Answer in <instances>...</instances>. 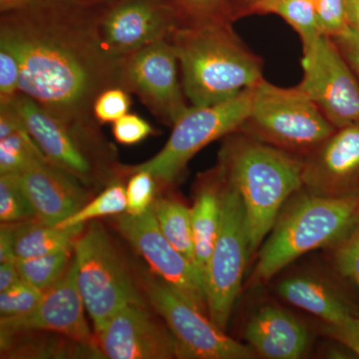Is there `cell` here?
I'll return each instance as SVG.
<instances>
[{
    "label": "cell",
    "instance_id": "obj_18",
    "mask_svg": "<svg viewBox=\"0 0 359 359\" xmlns=\"http://www.w3.org/2000/svg\"><path fill=\"white\" fill-rule=\"evenodd\" d=\"M346 283H349L337 273L332 276L306 269L280 278L276 292L290 306L316 316L320 323H337L359 316L358 302Z\"/></svg>",
    "mask_w": 359,
    "mask_h": 359
},
{
    "label": "cell",
    "instance_id": "obj_4",
    "mask_svg": "<svg viewBox=\"0 0 359 359\" xmlns=\"http://www.w3.org/2000/svg\"><path fill=\"white\" fill-rule=\"evenodd\" d=\"M358 222L359 196L325 198L302 188L283 205L259 248L250 287L269 283L309 252L330 249Z\"/></svg>",
    "mask_w": 359,
    "mask_h": 359
},
{
    "label": "cell",
    "instance_id": "obj_36",
    "mask_svg": "<svg viewBox=\"0 0 359 359\" xmlns=\"http://www.w3.org/2000/svg\"><path fill=\"white\" fill-rule=\"evenodd\" d=\"M112 133L118 143L129 146L145 140L154 133V129L140 116L127 113L113 123Z\"/></svg>",
    "mask_w": 359,
    "mask_h": 359
},
{
    "label": "cell",
    "instance_id": "obj_15",
    "mask_svg": "<svg viewBox=\"0 0 359 359\" xmlns=\"http://www.w3.org/2000/svg\"><path fill=\"white\" fill-rule=\"evenodd\" d=\"M114 223L122 237L145 259L156 275L208 314L204 287L197 269L163 235L152 205L141 215L126 212L117 215Z\"/></svg>",
    "mask_w": 359,
    "mask_h": 359
},
{
    "label": "cell",
    "instance_id": "obj_20",
    "mask_svg": "<svg viewBox=\"0 0 359 359\" xmlns=\"http://www.w3.org/2000/svg\"><path fill=\"white\" fill-rule=\"evenodd\" d=\"M244 339L257 356L269 359L301 358L311 341L304 323L276 304H264L250 314Z\"/></svg>",
    "mask_w": 359,
    "mask_h": 359
},
{
    "label": "cell",
    "instance_id": "obj_26",
    "mask_svg": "<svg viewBox=\"0 0 359 359\" xmlns=\"http://www.w3.org/2000/svg\"><path fill=\"white\" fill-rule=\"evenodd\" d=\"M268 13L280 16L294 28L302 40V47H308L323 36L314 0H280L269 9Z\"/></svg>",
    "mask_w": 359,
    "mask_h": 359
},
{
    "label": "cell",
    "instance_id": "obj_25",
    "mask_svg": "<svg viewBox=\"0 0 359 359\" xmlns=\"http://www.w3.org/2000/svg\"><path fill=\"white\" fill-rule=\"evenodd\" d=\"M47 160L27 129L0 139V175H20Z\"/></svg>",
    "mask_w": 359,
    "mask_h": 359
},
{
    "label": "cell",
    "instance_id": "obj_19",
    "mask_svg": "<svg viewBox=\"0 0 359 359\" xmlns=\"http://www.w3.org/2000/svg\"><path fill=\"white\" fill-rule=\"evenodd\" d=\"M40 223L57 226L88 202L82 182L48 160L18 175Z\"/></svg>",
    "mask_w": 359,
    "mask_h": 359
},
{
    "label": "cell",
    "instance_id": "obj_2",
    "mask_svg": "<svg viewBox=\"0 0 359 359\" xmlns=\"http://www.w3.org/2000/svg\"><path fill=\"white\" fill-rule=\"evenodd\" d=\"M228 18L181 23L170 39L191 106L215 105L254 88L263 61L233 32Z\"/></svg>",
    "mask_w": 359,
    "mask_h": 359
},
{
    "label": "cell",
    "instance_id": "obj_8",
    "mask_svg": "<svg viewBox=\"0 0 359 359\" xmlns=\"http://www.w3.org/2000/svg\"><path fill=\"white\" fill-rule=\"evenodd\" d=\"M252 99L250 88L224 102L201 107L190 106L175 123L169 140L158 154L143 164L125 169L145 170L155 177L158 185H173L194 156L212 142L241 129L249 118Z\"/></svg>",
    "mask_w": 359,
    "mask_h": 359
},
{
    "label": "cell",
    "instance_id": "obj_27",
    "mask_svg": "<svg viewBox=\"0 0 359 359\" xmlns=\"http://www.w3.org/2000/svg\"><path fill=\"white\" fill-rule=\"evenodd\" d=\"M126 187L120 182H112L100 195L87 202L83 207L57 224L60 228H71L103 217H115L126 212Z\"/></svg>",
    "mask_w": 359,
    "mask_h": 359
},
{
    "label": "cell",
    "instance_id": "obj_29",
    "mask_svg": "<svg viewBox=\"0 0 359 359\" xmlns=\"http://www.w3.org/2000/svg\"><path fill=\"white\" fill-rule=\"evenodd\" d=\"M327 250L332 268L359 292V222L346 238Z\"/></svg>",
    "mask_w": 359,
    "mask_h": 359
},
{
    "label": "cell",
    "instance_id": "obj_44",
    "mask_svg": "<svg viewBox=\"0 0 359 359\" xmlns=\"http://www.w3.org/2000/svg\"><path fill=\"white\" fill-rule=\"evenodd\" d=\"M79 4H84L88 6H102L105 4H110V2L115 1V0H76Z\"/></svg>",
    "mask_w": 359,
    "mask_h": 359
},
{
    "label": "cell",
    "instance_id": "obj_42",
    "mask_svg": "<svg viewBox=\"0 0 359 359\" xmlns=\"http://www.w3.org/2000/svg\"><path fill=\"white\" fill-rule=\"evenodd\" d=\"M22 280L16 261L0 264V292L11 289Z\"/></svg>",
    "mask_w": 359,
    "mask_h": 359
},
{
    "label": "cell",
    "instance_id": "obj_17",
    "mask_svg": "<svg viewBox=\"0 0 359 359\" xmlns=\"http://www.w3.org/2000/svg\"><path fill=\"white\" fill-rule=\"evenodd\" d=\"M302 188L325 198L359 196V123L335 130L304 159Z\"/></svg>",
    "mask_w": 359,
    "mask_h": 359
},
{
    "label": "cell",
    "instance_id": "obj_13",
    "mask_svg": "<svg viewBox=\"0 0 359 359\" xmlns=\"http://www.w3.org/2000/svg\"><path fill=\"white\" fill-rule=\"evenodd\" d=\"M181 18L167 0H115L99 6V39L112 57L121 59L149 45L169 40Z\"/></svg>",
    "mask_w": 359,
    "mask_h": 359
},
{
    "label": "cell",
    "instance_id": "obj_39",
    "mask_svg": "<svg viewBox=\"0 0 359 359\" xmlns=\"http://www.w3.org/2000/svg\"><path fill=\"white\" fill-rule=\"evenodd\" d=\"M332 39L359 80V33L348 27L341 34Z\"/></svg>",
    "mask_w": 359,
    "mask_h": 359
},
{
    "label": "cell",
    "instance_id": "obj_14",
    "mask_svg": "<svg viewBox=\"0 0 359 359\" xmlns=\"http://www.w3.org/2000/svg\"><path fill=\"white\" fill-rule=\"evenodd\" d=\"M84 309L78 289L76 264L73 259L65 276L45 290L36 308L23 316L0 318L1 344L29 332H48L98 349L95 334L85 318Z\"/></svg>",
    "mask_w": 359,
    "mask_h": 359
},
{
    "label": "cell",
    "instance_id": "obj_12",
    "mask_svg": "<svg viewBox=\"0 0 359 359\" xmlns=\"http://www.w3.org/2000/svg\"><path fill=\"white\" fill-rule=\"evenodd\" d=\"M120 65L121 88L138 97L159 121L173 127L190 108L179 79L178 57L170 40L125 56Z\"/></svg>",
    "mask_w": 359,
    "mask_h": 359
},
{
    "label": "cell",
    "instance_id": "obj_21",
    "mask_svg": "<svg viewBox=\"0 0 359 359\" xmlns=\"http://www.w3.org/2000/svg\"><path fill=\"white\" fill-rule=\"evenodd\" d=\"M224 186L226 174L218 164L211 171L201 175L198 179L195 199L191 207L196 266L204 290L208 266L221 224Z\"/></svg>",
    "mask_w": 359,
    "mask_h": 359
},
{
    "label": "cell",
    "instance_id": "obj_43",
    "mask_svg": "<svg viewBox=\"0 0 359 359\" xmlns=\"http://www.w3.org/2000/svg\"><path fill=\"white\" fill-rule=\"evenodd\" d=\"M346 11L349 27L359 33V0H346Z\"/></svg>",
    "mask_w": 359,
    "mask_h": 359
},
{
    "label": "cell",
    "instance_id": "obj_7",
    "mask_svg": "<svg viewBox=\"0 0 359 359\" xmlns=\"http://www.w3.org/2000/svg\"><path fill=\"white\" fill-rule=\"evenodd\" d=\"M78 289L93 321L94 334L118 311L144 304L133 278L102 224L90 222L73 244Z\"/></svg>",
    "mask_w": 359,
    "mask_h": 359
},
{
    "label": "cell",
    "instance_id": "obj_45",
    "mask_svg": "<svg viewBox=\"0 0 359 359\" xmlns=\"http://www.w3.org/2000/svg\"><path fill=\"white\" fill-rule=\"evenodd\" d=\"M15 1H18V0H0V7L8 6V4H13Z\"/></svg>",
    "mask_w": 359,
    "mask_h": 359
},
{
    "label": "cell",
    "instance_id": "obj_3",
    "mask_svg": "<svg viewBox=\"0 0 359 359\" xmlns=\"http://www.w3.org/2000/svg\"><path fill=\"white\" fill-rule=\"evenodd\" d=\"M224 138L218 164L242 198L256 257L283 205L302 188L304 159L241 131Z\"/></svg>",
    "mask_w": 359,
    "mask_h": 359
},
{
    "label": "cell",
    "instance_id": "obj_31",
    "mask_svg": "<svg viewBox=\"0 0 359 359\" xmlns=\"http://www.w3.org/2000/svg\"><path fill=\"white\" fill-rule=\"evenodd\" d=\"M26 280H20L11 289L0 292V318H13L23 316L36 308L43 295Z\"/></svg>",
    "mask_w": 359,
    "mask_h": 359
},
{
    "label": "cell",
    "instance_id": "obj_11",
    "mask_svg": "<svg viewBox=\"0 0 359 359\" xmlns=\"http://www.w3.org/2000/svg\"><path fill=\"white\" fill-rule=\"evenodd\" d=\"M304 77L297 87L335 129L359 123V80L334 40L327 35L304 47Z\"/></svg>",
    "mask_w": 359,
    "mask_h": 359
},
{
    "label": "cell",
    "instance_id": "obj_6",
    "mask_svg": "<svg viewBox=\"0 0 359 359\" xmlns=\"http://www.w3.org/2000/svg\"><path fill=\"white\" fill-rule=\"evenodd\" d=\"M335 130L299 87L283 88L263 79L252 88V109L238 131L306 159Z\"/></svg>",
    "mask_w": 359,
    "mask_h": 359
},
{
    "label": "cell",
    "instance_id": "obj_24",
    "mask_svg": "<svg viewBox=\"0 0 359 359\" xmlns=\"http://www.w3.org/2000/svg\"><path fill=\"white\" fill-rule=\"evenodd\" d=\"M73 250L72 245L43 256L16 259L21 278L45 292L65 276Z\"/></svg>",
    "mask_w": 359,
    "mask_h": 359
},
{
    "label": "cell",
    "instance_id": "obj_40",
    "mask_svg": "<svg viewBox=\"0 0 359 359\" xmlns=\"http://www.w3.org/2000/svg\"><path fill=\"white\" fill-rule=\"evenodd\" d=\"M23 129H26L25 121L14 101L0 104V139L6 138Z\"/></svg>",
    "mask_w": 359,
    "mask_h": 359
},
{
    "label": "cell",
    "instance_id": "obj_22",
    "mask_svg": "<svg viewBox=\"0 0 359 359\" xmlns=\"http://www.w3.org/2000/svg\"><path fill=\"white\" fill-rule=\"evenodd\" d=\"M13 249L16 259L43 256L74 244L84 231L83 224L60 228L40 223L37 219L13 224Z\"/></svg>",
    "mask_w": 359,
    "mask_h": 359
},
{
    "label": "cell",
    "instance_id": "obj_16",
    "mask_svg": "<svg viewBox=\"0 0 359 359\" xmlns=\"http://www.w3.org/2000/svg\"><path fill=\"white\" fill-rule=\"evenodd\" d=\"M97 348L110 359L179 358L171 330L156 320L145 304H130L118 311L95 334Z\"/></svg>",
    "mask_w": 359,
    "mask_h": 359
},
{
    "label": "cell",
    "instance_id": "obj_41",
    "mask_svg": "<svg viewBox=\"0 0 359 359\" xmlns=\"http://www.w3.org/2000/svg\"><path fill=\"white\" fill-rule=\"evenodd\" d=\"M16 261L13 249V224H2L0 231V264Z\"/></svg>",
    "mask_w": 359,
    "mask_h": 359
},
{
    "label": "cell",
    "instance_id": "obj_33",
    "mask_svg": "<svg viewBox=\"0 0 359 359\" xmlns=\"http://www.w3.org/2000/svg\"><path fill=\"white\" fill-rule=\"evenodd\" d=\"M178 13L182 23L228 18L226 0H167Z\"/></svg>",
    "mask_w": 359,
    "mask_h": 359
},
{
    "label": "cell",
    "instance_id": "obj_30",
    "mask_svg": "<svg viewBox=\"0 0 359 359\" xmlns=\"http://www.w3.org/2000/svg\"><path fill=\"white\" fill-rule=\"evenodd\" d=\"M122 175H128L126 186L127 210L132 215L147 212L155 201L157 180L145 170L128 171L122 166Z\"/></svg>",
    "mask_w": 359,
    "mask_h": 359
},
{
    "label": "cell",
    "instance_id": "obj_34",
    "mask_svg": "<svg viewBox=\"0 0 359 359\" xmlns=\"http://www.w3.org/2000/svg\"><path fill=\"white\" fill-rule=\"evenodd\" d=\"M323 34L335 37L349 27L346 0H314Z\"/></svg>",
    "mask_w": 359,
    "mask_h": 359
},
{
    "label": "cell",
    "instance_id": "obj_1",
    "mask_svg": "<svg viewBox=\"0 0 359 359\" xmlns=\"http://www.w3.org/2000/svg\"><path fill=\"white\" fill-rule=\"evenodd\" d=\"M98 8L76 0H18L0 7V47L20 63V93L62 119L94 117L97 97L121 88V59L99 39Z\"/></svg>",
    "mask_w": 359,
    "mask_h": 359
},
{
    "label": "cell",
    "instance_id": "obj_37",
    "mask_svg": "<svg viewBox=\"0 0 359 359\" xmlns=\"http://www.w3.org/2000/svg\"><path fill=\"white\" fill-rule=\"evenodd\" d=\"M320 323L321 332L325 337L346 346L359 358V316H349L337 323Z\"/></svg>",
    "mask_w": 359,
    "mask_h": 359
},
{
    "label": "cell",
    "instance_id": "obj_5",
    "mask_svg": "<svg viewBox=\"0 0 359 359\" xmlns=\"http://www.w3.org/2000/svg\"><path fill=\"white\" fill-rule=\"evenodd\" d=\"M13 101L26 129L52 164L83 184L122 175L95 118L62 119L22 93Z\"/></svg>",
    "mask_w": 359,
    "mask_h": 359
},
{
    "label": "cell",
    "instance_id": "obj_9",
    "mask_svg": "<svg viewBox=\"0 0 359 359\" xmlns=\"http://www.w3.org/2000/svg\"><path fill=\"white\" fill-rule=\"evenodd\" d=\"M250 259L244 204L237 189L226 176L221 224L205 282L208 316L224 332L242 290L243 278Z\"/></svg>",
    "mask_w": 359,
    "mask_h": 359
},
{
    "label": "cell",
    "instance_id": "obj_35",
    "mask_svg": "<svg viewBox=\"0 0 359 359\" xmlns=\"http://www.w3.org/2000/svg\"><path fill=\"white\" fill-rule=\"evenodd\" d=\"M20 93V63L13 52L0 47V104L13 102Z\"/></svg>",
    "mask_w": 359,
    "mask_h": 359
},
{
    "label": "cell",
    "instance_id": "obj_23",
    "mask_svg": "<svg viewBox=\"0 0 359 359\" xmlns=\"http://www.w3.org/2000/svg\"><path fill=\"white\" fill-rule=\"evenodd\" d=\"M152 210L165 238L197 269L191 208L175 198L159 197Z\"/></svg>",
    "mask_w": 359,
    "mask_h": 359
},
{
    "label": "cell",
    "instance_id": "obj_28",
    "mask_svg": "<svg viewBox=\"0 0 359 359\" xmlns=\"http://www.w3.org/2000/svg\"><path fill=\"white\" fill-rule=\"evenodd\" d=\"M36 219L34 209L16 174L0 175V221L18 224Z\"/></svg>",
    "mask_w": 359,
    "mask_h": 359
},
{
    "label": "cell",
    "instance_id": "obj_38",
    "mask_svg": "<svg viewBox=\"0 0 359 359\" xmlns=\"http://www.w3.org/2000/svg\"><path fill=\"white\" fill-rule=\"evenodd\" d=\"M280 0H226V14L231 21L252 15L268 14L269 9Z\"/></svg>",
    "mask_w": 359,
    "mask_h": 359
},
{
    "label": "cell",
    "instance_id": "obj_10",
    "mask_svg": "<svg viewBox=\"0 0 359 359\" xmlns=\"http://www.w3.org/2000/svg\"><path fill=\"white\" fill-rule=\"evenodd\" d=\"M144 292L171 330L181 359H252L257 355L248 344L231 339L210 316L160 278L143 276Z\"/></svg>",
    "mask_w": 359,
    "mask_h": 359
},
{
    "label": "cell",
    "instance_id": "obj_32",
    "mask_svg": "<svg viewBox=\"0 0 359 359\" xmlns=\"http://www.w3.org/2000/svg\"><path fill=\"white\" fill-rule=\"evenodd\" d=\"M131 97L126 90L114 87L105 90L94 102L93 115L100 124L114 123L128 113Z\"/></svg>",
    "mask_w": 359,
    "mask_h": 359
}]
</instances>
